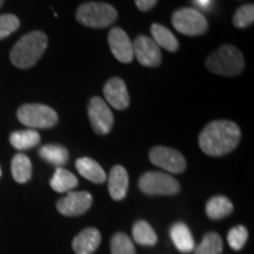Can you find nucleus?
<instances>
[{
    "label": "nucleus",
    "instance_id": "1",
    "mask_svg": "<svg viewBox=\"0 0 254 254\" xmlns=\"http://www.w3.org/2000/svg\"><path fill=\"white\" fill-rule=\"evenodd\" d=\"M241 129L231 120L220 119L209 123L199 135L201 151L212 157H221L236 150L240 142Z\"/></svg>",
    "mask_w": 254,
    "mask_h": 254
},
{
    "label": "nucleus",
    "instance_id": "2",
    "mask_svg": "<svg viewBox=\"0 0 254 254\" xmlns=\"http://www.w3.org/2000/svg\"><path fill=\"white\" fill-rule=\"evenodd\" d=\"M49 39L44 32L34 31L25 34L12 47L9 59L18 68H30L38 63L47 49Z\"/></svg>",
    "mask_w": 254,
    "mask_h": 254
},
{
    "label": "nucleus",
    "instance_id": "3",
    "mask_svg": "<svg viewBox=\"0 0 254 254\" xmlns=\"http://www.w3.org/2000/svg\"><path fill=\"white\" fill-rule=\"evenodd\" d=\"M206 67L214 74L233 77L245 67L243 53L233 45H221L206 59Z\"/></svg>",
    "mask_w": 254,
    "mask_h": 254
},
{
    "label": "nucleus",
    "instance_id": "4",
    "mask_svg": "<svg viewBox=\"0 0 254 254\" xmlns=\"http://www.w3.org/2000/svg\"><path fill=\"white\" fill-rule=\"evenodd\" d=\"M78 23L91 28H105L116 23L118 12L112 5L106 2H85L81 4L75 13Z\"/></svg>",
    "mask_w": 254,
    "mask_h": 254
},
{
    "label": "nucleus",
    "instance_id": "5",
    "mask_svg": "<svg viewBox=\"0 0 254 254\" xmlns=\"http://www.w3.org/2000/svg\"><path fill=\"white\" fill-rule=\"evenodd\" d=\"M18 120L31 128H51L58 123L59 117L52 107L43 104H26L19 107Z\"/></svg>",
    "mask_w": 254,
    "mask_h": 254
},
{
    "label": "nucleus",
    "instance_id": "6",
    "mask_svg": "<svg viewBox=\"0 0 254 254\" xmlns=\"http://www.w3.org/2000/svg\"><path fill=\"white\" fill-rule=\"evenodd\" d=\"M172 24L178 32L190 37L201 36L208 30V23L204 14L193 7L177 9L172 14Z\"/></svg>",
    "mask_w": 254,
    "mask_h": 254
},
{
    "label": "nucleus",
    "instance_id": "7",
    "mask_svg": "<svg viewBox=\"0 0 254 254\" xmlns=\"http://www.w3.org/2000/svg\"><path fill=\"white\" fill-rule=\"evenodd\" d=\"M138 185L147 195H174L180 190L179 182L172 176L154 171L142 174Z\"/></svg>",
    "mask_w": 254,
    "mask_h": 254
},
{
    "label": "nucleus",
    "instance_id": "8",
    "mask_svg": "<svg viewBox=\"0 0 254 254\" xmlns=\"http://www.w3.org/2000/svg\"><path fill=\"white\" fill-rule=\"evenodd\" d=\"M87 113L93 131L99 135L109 134L113 127L114 117L106 101L99 97L91 98Z\"/></svg>",
    "mask_w": 254,
    "mask_h": 254
},
{
    "label": "nucleus",
    "instance_id": "9",
    "mask_svg": "<svg viewBox=\"0 0 254 254\" xmlns=\"http://www.w3.org/2000/svg\"><path fill=\"white\" fill-rule=\"evenodd\" d=\"M150 160L155 166L171 173H183L186 170L185 157L179 151L165 146H155L150 151Z\"/></svg>",
    "mask_w": 254,
    "mask_h": 254
},
{
    "label": "nucleus",
    "instance_id": "10",
    "mask_svg": "<svg viewBox=\"0 0 254 254\" xmlns=\"http://www.w3.org/2000/svg\"><path fill=\"white\" fill-rule=\"evenodd\" d=\"M92 194L85 190L81 192H68L57 202V209L59 213L66 217H77L84 214L92 206Z\"/></svg>",
    "mask_w": 254,
    "mask_h": 254
},
{
    "label": "nucleus",
    "instance_id": "11",
    "mask_svg": "<svg viewBox=\"0 0 254 254\" xmlns=\"http://www.w3.org/2000/svg\"><path fill=\"white\" fill-rule=\"evenodd\" d=\"M133 44V52L138 62L146 67H158L161 64V52L155 41L147 36L136 37Z\"/></svg>",
    "mask_w": 254,
    "mask_h": 254
},
{
    "label": "nucleus",
    "instance_id": "12",
    "mask_svg": "<svg viewBox=\"0 0 254 254\" xmlns=\"http://www.w3.org/2000/svg\"><path fill=\"white\" fill-rule=\"evenodd\" d=\"M109 45L114 58L123 64L132 63L134 58L133 44L126 32L120 27H113L109 33Z\"/></svg>",
    "mask_w": 254,
    "mask_h": 254
},
{
    "label": "nucleus",
    "instance_id": "13",
    "mask_svg": "<svg viewBox=\"0 0 254 254\" xmlns=\"http://www.w3.org/2000/svg\"><path fill=\"white\" fill-rule=\"evenodd\" d=\"M105 99L113 109L123 111L129 106V95L126 84L118 77L111 78L104 86Z\"/></svg>",
    "mask_w": 254,
    "mask_h": 254
},
{
    "label": "nucleus",
    "instance_id": "14",
    "mask_svg": "<svg viewBox=\"0 0 254 254\" xmlns=\"http://www.w3.org/2000/svg\"><path fill=\"white\" fill-rule=\"evenodd\" d=\"M101 243L100 232L94 227L82 230L73 239L72 247L77 254H92L97 251Z\"/></svg>",
    "mask_w": 254,
    "mask_h": 254
},
{
    "label": "nucleus",
    "instance_id": "15",
    "mask_svg": "<svg viewBox=\"0 0 254 254\" xmlns=\"http://www.w3.org/2000/svg\"><path fill=\"white\" fill-rule=\"evenodd\" d=\"M128 190V173L122 165H116L109 176V192L113 200H123Z\"/></svg>",
    "mask_w": 254,
    "mask_h": 254
},
{
    "label": "nucleus",
    "instance_id": "16",
    "mask_svg": "<svg viewBox=\"0 0 254 254\" xmlns=\"http://www.w3.org/2000/svg\"><path fill=\"white\" fill-rule=\"evenodd\" d=\"M75 168L85 179L90 180V182L94 184H103L106 182V173H105L104 168L100 166L97 161L93 159L84 157L79 158L75 161Z\"/></svg>",
    "mask_w": 254,
    "mask_h": 254
},
{
    "label": "nucleus",
    "instance_id": "17",
    "mask_svg": "<svg viewBox=\"0 0 254 254\" xmlns=\"http://www.w3.org/2000/svg\"><path fill=\"white\" fill-rule=\"evenodd\" d=\"M170 236L174 246L180 252L190 253L195 249V243L194 239H193L192 233H190L189 226L184 224V222H176V224H173L170 230Z\"/></svg>",
    "mask_w": 254,
    "mask_h": 254
},
{
    "label": "nucleus",
    "instance_id": "18",
    "mask_svg": "<svg viewBox=\"0 0 254 254\" xmlns=\"http://www.w3.org/2000/svg\"><path fill=\"white\" fill-rule=\"evenodd\" d=\"M233 212V204L227 196L217 195L211 198L206 204V214L209 219L219 220Z\"/></svg>",
    "mask_w": 254,
    "mask_h": 254
},
{
    "label": "nucleus",
    "instance_id": "19",
    "mask_svg": "<svg viewBox=\"0 0 254 254\" xmlns=\"http://www.w3.org/2000/svg\"><path fill=\"white\" fill-rule=\"evenodd\" d=\"M151 34L159 47H164L168 52H176L179 49V41L167 27L160 24H152Z\"/></svg>",
    "mask_w": 254,
    "mask_h": 254
},
{
    "label": "nucleus",
    "instance_id": "20",
    "mask_svg": "<svg viewBox=\"0 0 254 254\" xmlns=\"http://www.w3.org/2000/svg\"><path fill=\"white\" fill-rule=\"evenodd\" d=\"M50 185L56 192L65 193L71 192L73 189L78 186V179L74 174L65 170L63 167H58L51 179Z\"/></svg>",
    "mask_w": 254,
    "mask_h": 254
},
{
    "label": "nucleus",
    "instance_id": "21",
    "mask_svg": "<svg viewBox=\"0 0 254 254\" xmlns=\"http://www.w3.org/2000/svg\"><path fill=\"white\" fill-rule=\"evenodd\" d=\"M9 142L19 151L30 150L36 147L40 142V134L36 129H25V131H15L9 135Z\"/></svg>",
    "mask_w": 254,
    "mask_h": 254
},
{
    "label": "nucleus",
    "instance_id": "22",
    "mask_svg": "<svg viewBox=\"0 0 254 254\" xmlns=\"http://www.w3.org/2000/svg\"><path fill=\"white\" fill-rule=\"evenodd\" d=\"M12 177L19 184H25L32 177V163L30 158L23 153L15 154L11 163Z\"/></svg>",
    "mask_w": 254,
    "mask_h": 254
},
{
    "label": "nucleus",
    "instance_id": "23",
    "mask_svg": "<svg viewBox=\"0 0 254 254\" xmlns=\"http://www.w3.org/2000/svg\"><path fill=\"white\" fill-rule=\"evenodd\" d=\"M39 155L41 159H44L47 163L58 167H62L67 163L69 157L67 148L57 144L44 145L39 150Z\"/></svg>",
    "mask_w": 254,
    "mask_h": 254
},
{
    "label": "nucleus",
    "instance_id": "24",
    "mask_svg": "<svg viewBox=\"0 0 254 254\" xmlns=\"http://www.w3.org/2000/svg\"><path fill=\"white\" fill-rule=\"evenodd\" d=\"M133 239L139 245L142 246H153L157 244L158 237L150 224L145 220H138L134 224L132 230Z\"/></svg>",
    "mask_w": 254,
    "mask_h": 254
},
{
    "label": "nucleus",
    "instance_id": "25",
    "mask_svg": "<svg viewBox=\"0 0 254 254\" xmlns=\"http://www.w3.org/2000/svg\"><path fill=\"white\" fill-rule=\"evenodd\" d=\"M222 239L215 232L205 234L201 243L195 247V254H220L222 252Z\"/></svg>",
    "mask_w": 254,
    "mask_h": 254
},
{
    "label": "nucleus",
    "instance_id": "26",
    "mask_svg": "<svg viewBox=\"0 0 254 254\" xmlns=\"http://www.w3.org/2000/svg\"><path fill=\"white\" fill-rule=\"evenodd\" d=\"M111 253L112 254H135V249L132 240L125 233L114 234L111 240Z\"/></svg>",
    "mask_w": 254,
    "mask_h": 254
},
{
    "label": "nucleus",
    "instance_id": "27",
    "mask_svg": "<svg viewBox=\"0 0 254 254\" xmlns=\"http://www.w3.org/2000/svg\"><path fill=\"white\" fill-rule=\"evenodd\" d=\"M247 239H249V231L243 225H238L228 231L227 241L232 250L240 251L245 246Z\"/></svg>",
    "mask_w": 254,
    "mask_h": 254
},
{
    "label": "nucleus",
    "instance_id": "28",
    "mask_svg": "<svg viewBox=\"0 0 254 254\" xmlns=\"http://www.w3.org/2000/svg\"><path fill=\"white\" fill-rule=\"evenodd\" d=\"M254 21V5L245 4L237 9L233 17V25L237 28H246Z\"/></svg>",
    "mask_w": 254,
    "mask_h": 254
},
{
    "label": "nucleus",
    "instance_id": "29",
    "mask_svg": "<svg viewBox=\"0 0 254 254\" xmlns=\"http://www.w3.org/2000/svg\"><path fill=\"white\" fill-rule=\"evenodd\" d=\"M20 26V20L14 14H1L0 15V40L11 36Z\"/></svg>",
    "mask_w": 254,
    "mask_h": 254
},
{
    "label": "nucleus",
    "instance_id": "30",
    "mask_svg": "<svg viewBox=\"0 0 254 254\" xmlns=\"http://www.w3.org/2000/svg\"><path fill=\"white\" fill-rule=\"evenodd\" d=\"M157 2L158 0H135L136 7L140 9L141 12L151 11L157 5Z\"/></svg>",
    "mask_w": 254,
    "mask_h": 254
},
{
    "label": "nucleus",
    "instance_id": "31",
    "mask_svg": "<svg viewBox=\"0 0 254 254\" xmlns=\"http://www.w3.org/2000/svg\"><path fill=\"white\" fill-rule=\"evenodd\" d=\"M192 2L198 8L205 9V11H208V9L211 8L212 4H213V0H192Z\"/></svg>",
    "mask_w": 254,
    "mask_h": 254
},
{
    "label": "nucleus",
    "instance_id": "32",
    "mask_svg": "<svg viewBox=\"0 0 254 254\" xmlns=\"http://www.w3.org/2000/svg\"><path fill=\"white\" fill-rule=\"evenodd\" d=\"M4 1H5V0H0V7H1L2 4H4Z\"/></svg>",
    "mask_w": 254,
    "mask_h": 254
},
{
    "label": "nucleus",
    "instance_id": "33",
    "mask_svg": "<svg viewBox=\"0 0 254 254\" xmlns=\"http://www.w3.org/2000/svg\"><path fill=\"white\" fill-rule=\"evenodd\" d=\"M0 177H1V167H0Z\"/></svg>",
    "mask_w": 254,
    "mask_h": 254
}]
</instances>
